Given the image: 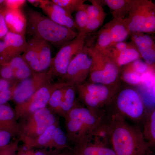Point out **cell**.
I'll return each instance as SVG.
<instances>
[{"label": "cell", "instance_id": "1", "mask_svg": "<svg viewBox=\"0 0 155 155\" xmlns=\"http://www.w3.org/2000/svg\"><path fill=\"white\" fill-rule=\"evenodd\" d=\"M111 127L110 146L116 155H146L148 145L137 126L110 110H107Z\"/></svg>", "mask_w": 155, "mask_h": 155}, {"label": "cell", "instance_id": "2", "mask_svg": "<svg viewBox=\"0 0 155 155\" xmlns=\"http://www.w3.org/2000/svg\"><path fill=\"white\" fill-rule=\"evenodd\" d=\"M26 33L56 47H62L77 36L78 32L54 22L33 9L27 11Z\"/></svg>", "mask_w": 155, "mask_h": 155}, {"label": "cell", "instance_id": "3", "mask_svg": "<svg viewBox=\"0 0 155 155\" xmlns=\"http://www.w3.org/2000/svg\"><path fill=\"white\" fill-rule=\"evenodd\" d=\"M107 112H95L78 104L64 117L69 142L75 145L89 139Z\"/></svg>", "mask_w": 155, "mask_h": 155}, {"label": "cell", "instance_id": "4", "mask_svg": "<svg viewBox=\"0 0 155 155\" xmlns=\"http://www.w3.org/2000/svg\"><path fill=\"white\" fill-rule=\"evenodd\" d=\"M108 110L115 112L135 123L145 118L144 101L139 92L131 86L120 87Z\"/></svg>", "mask_w": 155, "mask_h": 155}, {"label": "cell", "instance_id": "5", "mask_svg": "<svg viewBox=\"0 0 155 155\" xmlns=\"http://www.w3.org/2000/svg\"><path fill=\"white\" fill-rule=\"evenodd\" d=\"M120 86H108L86 81L76 86V89L79 99L86 108L95 112H106L112 104Z\"/></svg>", "mask_w": 155, "mask_h": 155}, {"label": "cell", "instance_id": "6", "mask_svg": "<svg viewBox=\"0 0 155 155\" xmlns=\"http://www.w3.org/2000/svg\"><path fill=\"white\" fill-rule=\"evenodd\" d=\"M93 58L89 82L113 87L121 86L120 68L107 54L90 48Z\"/></svg>", "mask_w": 155, "mask_h": 155}, {"label": "cell", "instance_id": "7", "mask_svg": "<svg viewBox=\"0 0 155 155\" xmlns=\"http://www.w3.org/2000/svg\"><path fill=\"white\" fill-rule=\"evenodd\" d=\"M126 19L130 33L155 35V3L133 0Z\"/></svg>", "mask_w": 155, "mask_h": 155}, {"label": "cell", "instance_id": "8", "mask_svg": "<svg viewBox=\"0 0 155 155\" xmlns=\"http://www.w3.org/2000/svg\"><path fill=\"white\" fill-rule=\"evenodd\" d=\"M87 34L79 32L77 36L61 48L56 56L52 58L48 71L52 77H63L66 75L67 68L72 59L84 47Z\"/></svg>", "mask_w": 155, "mask_h": 155}, {"label": "cell", "instance_id": "9", "mask_svg": "<svg viewBox=\"0 0 155 155\" xmlns=\"http://www.w3.org/2000/svg\"><path fill=\"white\" fill-rule=\"evenodd\" d=\"M90 47L85 46L72 59L63 78L64 82L76 87L88 78L92 64Z\"/></svg>", "mask_w": 155, "mask_h": 155}, {"label": "cell", "instance_id": "10", "mask_svg": "<svg viewBox=\"0 0 155 155\" xmlns=\"http://www.w3.org/2000/svg\"><path fill=\"white\" fill-rule=\"evenodd\" d=\"M64 82H51L39 89L25 101L16 104L14 110L17 119L25 118L35 111L47 107L53 91Z\"/></svg>", "mask_w": 155, "mask_h": 155}, {"label": "cell", "instance_id": "11", "mask_svg": "<svg viewBox=\"0 0 155 155\" xmlns=\"http://www.w3.org/2000/svg\"><path fill=\"white\" fill-rule=\"evenodd\" d=\"M25 118V122L19 124L20 131L32 137L40 135L56 122V117L47 107L35 111Z\"/></svg>", "mask_w": 155, "mask_h": 155}, {"label": "cell", "instance_id": "12", "mask_svg": "<svg viewBox=\"0 0 155 155\" xmlns=\"http://www.w3.org/2000/svg\"><path fill=\"white\" fill-rule=\"evenodd\" d=\"M52 77L48 72H34L25 80L17 84L12 101L16 104L25 101L39 89L51 82Z\"/></svg>", "mask_w": 155, "mask_h": 155}, {"label": "cell", "instance_id": "13", "mask_svg": "<svg viewBox=\"0 0 155 155\" xmlns=\"http://www.w3.org/2000/svg\"><path fill=\"white\" fill-rule=\"evenodd\" d=\"M132 43L141 58L150 67L155 66V35L132 33Z\"/></svg>", "mask_w": 155, "mask_h": 155}, {"label": "cell", "instance_id": "14", "mask_svg": "<svg viewBox=\"0 0 155 155\" xmlns=\"http://www.w3.org/2000/svg\"><path fill=\"white\" fill-rule=\"evenodd\" d=\"M41 8L48 18L57 24L73 30H78L72 15L51 1H48Z\"/></svg>", "mask_w": 155, "mask_h": 155}, {"label": "cell", "instance_id": "15", "mask_svg": "<svg viewBox=\"0 0 155 155\" xmlns=\"http://www.w3.org/2000/svg\"><path fill=\"white\" fill-rule=\"evenodd\" d=\"M15 110L8 104L0 105V130L7 131L12 137L21 134Z\"/></svg>", "mask_w": 155, "mask_h": 155}, {"label": "cell", "instance_id": "16", "mask_svg": "<svg viewBox=\"0 0 155 155\" xmlns=\"http://www.w3.org/2000/svg\"><path fill=\"white\" fill-rule=\"evenodd\" d=\"M4 16L9 31L25 36L27 30L26 15L21 10L5 9Z\"/></svg>", "mask_w": 155, "mask_h": 155}, {"label": "cell", "instance_id": "17", "mask_svg": "<svg viewBox=\"0 0 155 155\" xmlns=\"http://www.w3.org/2000/svg\"><path fill=\"white\" fill-rule=\"evenodd\" d=\"M58 125V122H56L55 124L48 127L43 133L37 137H29L21 134L19 137V139L24 143L25 146L28 148L43 147L50 148L54 132Z\"/></svg>", "mask_w": 155, "mask_h": 155}, {"label": "cell", "instance_id": "18", "mask_svg": "<svg viewBox=\"0 0 155 155\" xmlns=\"http://www.w3.org/2000/svg\"><path fill=\"white\" fill-rule=\"evenodd\" d=\"M72 153L73 155H116L110 147L94 144L88 140L75 144Z\"/></svg>", "mask_w": 155, "mask_h": 155}, {"label": "cell", "instance_id": "19", "mask_svg": "<svg viewBox=\"0 0 155 155\" xmlns=\"http://www.w3.org/2000/svg\"><path fill=\"white\" fill-rule=\"evenodd\" d=\"M52 60L49 43L41 40L38 58L28 65L34 72H46L49 69Z\"/></svg>", "mask_w": 155, "mask_h": 155}, {"label": "cell", "instance_id": "20", "mask_svg": "<svg viewBox=\"0 0 155 155\" xmlns=\"http://www.w3.org/2000/svg\"><path fill=\"white\" fill-rule=\"evenodd\" d=\"M110 125L107 111L102 121L92 134L89 141L94 144L110 147Z\"/></svg>", "mask_w": 155, "mask_h": 155}, {"label": "cell", "instance_id": "21", "mask_svg": "<svg viewBox=\"0 0 155 155\" xmlns=\"http://www.w3.org/2000/svg\"><path fill=\"white\" fill-rule=\"evenodd\" d=\"M104 27L109 31L114 44L124 41L131 34L127 26L126 18H114Z\"/></svg>", "mask_w": 155, "mask_h": 155}, {"label": "cell", "instance_id": "22", "mask_svg": "<svg viewBox=\"0 0 155 155\" xmlns=\"http://www.w3.org/2000/svg\"><path fill=\"white\" fill-rule=\"evenodd\" d=\"M3 40L5 44L10 59L14 56L21 55L25 51L27 41L24 35L9 31Z\"/></svg>", "mask_w": 155, "mask_h": 155}, {"label": "cell", "instance_id": "23", "mask_svg": "<svg viewBox=\"0 0 155 155\" xmlns=\"http://www.w3.org/2000/svg\"><path fill=\"white\" fill-rule=\"evenodd\" d=\"M4 63L8 64L14 69L15 79L18 82L25 80L34 73L22 55L14 56Z\"/></svg>", "mask_w": 155, "mask_h": 155}, {"label": "cell", "instance_id": "24", "mask_svg": "<svg viewBox=\"0 0 155 155\" xmlns=\"http://www.w3.org/2000/svg\"><path fill=\"white\" fill-rule=\"evenodd\" d=\"M109 55L113 58L119 68L131 64L141 58L137 48L133 44L130 47L121 52H116L111 50Z\"/></svg>", "mask_w": 155, "mask_h": 155}, {"label": "cell", "instance_id": "25", "mask_svg": "<svg viewBox=\"0 0 155 155\" xmlns=\"http://www.w3.org/2000/svg\"><path fill=\"white\" fill-rule=\"evenodd\" d=\"M76 87L67 84L64 90V96L59 112V115L65 117L78 103L76 99Z\"/></svg>", "mask_w": 155, "mask_h": 155}, {"label": "cell", "instance_id": "26", "mask_svg": "<svg viewBox=\"0 0 155 155\" xmlns=\"http://www.w3.org/2000/svg\"><path fill=\"white\" fill-rule=\"evenodd\" d=\"M112 11L114 18H125L128 15L133 0H105L103 1Z\"/></svg>", "mask_w": 155, "mask_h": 155}, {"label": "cell", "instance_id": "27", "mask_svg": "<svg viewBox=\"0 0 155 155\" xmlns=\"http://www.w3.org/2000/svg\"><path fill=\"white\" fill-rule=\"evenodd\" d=\"M146 116L143 134L149 148L155 149V109Z\"/></svg>", "mask_w": 155, "mask_h": 155}, {"label": "cell", "instance_id": "28", "mask_svg": "<svg viewBox=\"0 0 155 155\" xmlns=\"http://www.w3.org/2000/svg\"><path fill=\"white\" fill-rule=\"evenodd\" d=\"M114 45L109 31L103 27L98 34L96 45L94 47L101 52L109 54Z\"/></svg>", "mask_w": 155, "mask_h": 155}, {"label": "cell", "instance_id": "29", "mask_svg": "<svg viewBox=\"0 0 155 155\" xmlns=\"http://www.w3.org/2000/svg\"><path fill=\"white\" fill-rule=\"evenodd\" d=\"M41 39L32 37L28 41L22 58L28 64L36 61L38 58Z\"/></svg>", "mask_w": 155, "mask_h": 155}, {"label": "cell", "instance_id": "30", "mask_svg": "<svg viewBox=\"0 0 155 155\" xmlns=\"http://www.w3.org/2000/svg\"><path fill=\"white\" fill-rule=\"evenodd\" d=\"M68 84L64 82L62 85L56 89L50 97L48 105L51 110L56 114H59L64 96L65 87Z\"/></svg>", "mask_w": 155, "mask_h": 155}, {"label": "cell", "instance_id": "31", "mask_svg": "<svg viewBox=\"0 0 155 155\" xmlns=\"http://www.w3.org/2000/svg\"><path fill=\"white\" fill-rule=\"evenodd\" d=\"M69 142L67 134L58 125L54 132L50 148L60 150L69 148Z\"/></svg>", "mask_w": 155, "mask_h": 155}, {"label": "cell", "instance_id": "32", "mask_svg": "<svg viewBox=\"0 0 155 155\" xmlns=\"http://www.w3.org/2000/svg\"><path fill=\"white\" fill-rule=\"evenodd\" d=\"M87 5L84 4L76 12L74 21L77 26L78 32H86L88 17L87 12Z\"/></svg>", "mask_w": 155, "mask_h": 155}, {"label": "cell", "instance_id": "33", "mask_svg": "<svg viewBox=\"0 0 155 155\" xmlns=\"http://www.w3.org/2000/svg\"><path fill=\"white\" fill-rule=\"evenodd\" d=\"M51 1L63 8L71 15L73 12H76L84 4L85 2L84 0H52Z\"/></svg>", "mask_w": 155, "mask_h": 155}, {"label": "cell", "instance_id": "34", "mask_svg": "<svg viewBox=\"0 0 155 155\" xmlns=\"http://www.w3.org/2000/svg\"><path fill=\"white\" fill-rule=\"evenodd\" d=\"M120 80L130 86H140L141 75L126 68L120 74Z\"/></svg>", "mask_w": 155, "mask_h": 155}, {"label": "cell", "instance_id": "35", "mask_svg": "<svg viewBox=\"0 0 155 155\" xmlns=\"http://www.w3.org/2000/svg\"><path fill=\"white\" fill-rule=\"evenodd\" d=\"M91 5H87V12L88 19H94L106 15L101 5L98 1H90Z\"/></svg>", "mask_w": 155, "mask_h": 155}, {"label": "cell", "instance_id": "36", "mask_svg": "<svg viewBox=\"0 0 155 155\" xmlns=\"http://www.w3.org/2000/svg\"><path fill=\"white\" fill-rule=\"evenodd\" d=\"M154 79V69L153 68L150 71L141 75V82L140 86L147 93L151 92Z\"/></svg>", "mask_w": 155, "mask_h": 155}, {"label": "cell", "instance_id": "37", "mask_svg": "<svg viewBox=\"0 0 155 155\" xmlns=\"http://www.w3.org/2000/svg\"><path fill=\"white\" fill-rule=\"evenodd\" d=\"M127 68L141 75L150 71L152 69V67L147 64L141 59H140L130 64Z\"/></svg>", "mask_w": 155, "mask_h": 155}, {"label": "cell", "instance_id": "38", "mask_svg": "<svg viewBox=\"0 0 155 155\" xmlns=\"http://www.w3.org/2000/svg\"><path fill=\"white\" fill-rule=\"evenodd\" d=\"M0 78L12 82H18L15 79L14 69L6 63L0 64Z\"/></svg>", "mask_w": 155, "mask_h": 155}, {"label": "cell", "instance_id": "39", "mask_svg": "<svg viewBox=\"0 0 155 155\" xmlns=\"http://www.w3.org/2000/svg\"><path fill=\"white\" fill-rule=\"evenodd\" d=\"M19 141V139L15 140L5 146L0 148V155H17Z\"/></svg>", "mask_w": 155, "mask_h": 155}, {"label": "cell", "instance_id": "40", "mask_svg": "<svg viewBox=\"0 0 155 155\" xmlns=\"http://www.w3.org/2000/svg\"><path fill=\"white\" fill-rule=\"evenodd\" d=\"M106 17V15H105L96 19H88L85 31L87 34L95 31L99 28L102 25Z\"/></svg>", "mask_w": 155, "mask_h": 155}, {"label": "cell", "instance_id": "41", "mask_svg": "<svg viewBox=\"0 0 155 155\" xmlns=\"http://www.w3.org/2000/svg\"><path fill=\"white\" fill-rule=\"evenodd\" d=\"M18 82H16L10 88L0 93V105L5 104L9 101L12 100L14 90Z\"/></svg>", "mask_w": 155, "mask_h": 155}, {"label": "cell", "instance_id": "42", "mask_svg": "<svg viewBox=\"0 0 155 155\" xmlns=\"http://www.w3.org/2000/svg\"><path fill=\"white\" fill-rule=\"evenodd\" d=\"M26 2L25 0H5V8L8 10H20Z\"/></svg>", "mask_w": 155, "mask_h": 155}, {"label": "cell", "instance_id": "43", "mask_svg": "<svg viewBox=\"0 0 155 155\" xmlns=\"http://www.w3.org/2000/svg\"><path fill=\"white\" fill-rule=\"evenodd\" d=\"M5 9V8L0 10V40L4 39L9 32L4 16V11Z\"/></svg>", "mask_w": 155, "mask_h": 155}, {"label": "cell", "instance_id": "44", "mask_svg": "<svg viewBox=\"0 0 155 155\" xmlns=\"http://www.w3.org/2000/svg\"><path fill=\"white\" fill-rule=\"evenodd\" d=\"M12 135L7 131L0 130V148L5 146L11 142Z\"/></svg>", "mask_w": 155, "mask_h": 155}, {"label": "cell", "instance_id": "45", "mask_svg": "<svg viewBox=\"0 0 155 155\" xmlns=\"http://www.w3.org/2000/svg\"><path fill=\"white\" fill-rule=\"evenodd\" d=\"M132 45V44H130L124 41L116 43L114 44L112 50L116 52H121L130 47Z\"/></svg>", "mask_w": 155, "mask_h": 155}, {"label": "cell", "instance_id": "46", "mask_svg": "<svg viewBox=\"0 0 155 155\" xmlns=\"http://www.w3.org/2000/svg\"><path fill=\"white\" fill-rule=\"evenodd\" d=\"M16 82H12L0 78V93L10 88Z\"/></svg>", "mask_w": 155, "mask_h": 155}, {"label": "cell", "instance_id": "47", "mask_svg": "<svg viewBox=\"0 0 155 155\" xmlns=\"http://www.w3.org/2000/svg\"><path fill=\"white\" fill-rule=\"evenodd\" d=\"M24 147H19L17 155H32L33 150L24 146Z\"/></svg>", "mask_w": 155, "mask_h": 155}, {"label": "cell", "instance_id": "48", "mask_svg": "<svg viewBox=\"0 0 155 155\" xmlns=\"http://www.w3.org/2000/svg\"><path fill=\"white\" fill-rule=\"evenodd\" d=\"M48 0H28V2L37 8H41L47 2Z\"/></svg>", "mask_w": 155, "mask_h": 155}, {"label": "cell", "instance_id": "49", "mask_svg": "<svg viewBox=\"0 0 155 155\" xmlns=\"http://www.w3.org/2000/svg\"><path fill=\"white\" fill-rule=\"evenodd\" d=\"M153 68L154 69V79L153 84L151 92H150V94L152 95L153 97L155 99V67H153Z\"/></svg>", "mask_w": 155, "mask_h": 155}, {"label": "cell", "instance_id": "50", "mask_svg": "<svg viewBox=\"0 0 155 155\" xmlns=\"http://www.w3.org/2000/svg\"><path fill=\"white\" fill-rule=\"evenodd\" d=\"M32 155H48L47 153L45 152L42 151H33L32 153Z\"/></svg>", "mask_w": 155, "mask_h": 155}, {"label": "cell", "instance_id": "51", "mask_svg": "<svg viewBox=\"0 0 155 155\" xmlns=\"http://www.w3.org/2000/svg\"><path fill=\"white\" fill-rule=\"evenodd\" d=\"M5 8V0H0V10Z\"/></svg>", "mask_w": 155, "mask_h": 155}, {"label": "cell", "instance_id": "52", "mask_svg": "<svg viewBox=\"0 0 155 155\" xmlns=\"http://www.w3.org/2000/svg\"><path fill=\"white\" fill-rule=\"evenodd\" d=\"M50 155H73L72 153H58L52 154Z\"/></svg>", "mask_w": 155, "mask_h": 155}, {"label": "cell", "instance_id": "53", "mask_svg": "<svg viewBox=\"0 0 155 155\" xmlns=\"http://www.w3.org/2000/svg\"><path fill=\"white\" fill-rule=\"evenodd\" d=\"M146 155H155V154H150V153H149L148 152L147 153Z\"/></svg>", "mask_w": 155, "mask_h": 155}]
</instances>
